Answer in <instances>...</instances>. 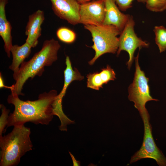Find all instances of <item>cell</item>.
I'll return each mask as SVG.
<instances>
[{"instance_id": "22", "label": "cell", "mask_w": 166, "mask_h": 166, "mask_svg": "<svg viewBox=\"0 0 166 166\" xmlns=\"http://www.w3.org/2000/svg\"><path fill=\"white\" fill-rule=\"evenodd\" d=\"M0 89L5 88H6L9 89H11V86H6L4 85V80L1 73L0 74Z\"/></svg>"}, {"instance_id": "21", "label": "cell", "mask_w": 166, "mask_h": 166, "mask_svg": "<svg viewBox=\"0 0 166 166\" xmlns=\"http://www.w3.org/2000/svg\"><path fill=\"white\" fill-rule=\"evenodd\" d=\"M69 154L71 157L73 164V166H81L80 162L79 161H77L75 159L74 156L72 154L69 152Z\"/></svg>"}, {"instance_id": "23", "label": "cell", "mask_w": 166, "mask_h": 166, "mask_svg": "<svg viewBox=\"0 0 166 166\" xmlns=\"http://www.w3.org/2000/svg\"><path fill=\"white\" fill-rule=\"evenodd\" d=\"M93 0H77L80 4Z\"/></svg>"}, {"instance_id": "13", "label": "cell", "mask_w": 166, "mask_h": 166, "mask_svg": "<svg viewBox=\"0 0 166 166\" xmlns=\"http://www.w3.org/2000/svg\"><path fill=\"white\" fill-rule=\"evenodd\" d=\"M8 0H0V36L4 42L5 51L9 58L10 56V49L13 45L11 35L12 26L7 20L5 6Z\"/></svg>"}, {"instance_id": "6", "label": "cell", "mask_w": 166, "mask_h": 166, "mask_svg": "<svg viewBox=\"0 0 166 166\" xmlns=\"http://www.w3.org/2000/svg\"><path fill=\"white\" fill-rule=\"evenodd\" d=\"M144 124V133L142 145L130 159V164L144 158L155 160L160 166H166V158L156 146L152 134V127L148 112L140 116Z\"/></svg>"}, {"instance_id": "4", "label": "cell", "mask_w": 166, "mask_h": 166, "mask_svg": "<svg viewBox=\"0 0 166 166\" xmlns=\"http://www.w3.org/2000/svg\"><path fill=\"white\" fill-rule=\"evenodd\" d=\"M84 28L91 33L93 44L90 46L95 51L92 59L88 62L93 65L97 59L103 54L107 53L115 54L119 46V38L117 36L121 32L112 25H85Z\"/></svg>"}, {"instance_id": "5", "label": "cell", "mask_w": 166, "mask_h": 166, "mask_svg": "<svg viewBox=\"0 0 166 166\" xmlns=\"http://www.w3.org/2000/svg\"><path fill=\"white\" fill-rule=\"evenodd\" d=\"M139 55L138 53L134 58L135 71L132 83L128 88V98L130 101L134 103V107L138 110L141 116L148 112L145 108V104L147 102L158 100L153 98L150 95L148 84L149 79L140 69L138 62Z\"/></svg>"}, {"instance_id": "7", "label": "cell", "mask_w": 166, "mask_h": 166, "mask_svg": "<svg viewBox=\"0 0 166 166\" xmlns=\"http://www.w3.org/2000/svg\"><path fill=\"white\" fill-rule=\"evenodd\" d=\"M135 25L133 17L130 15L119 35V46L117 52V56L122 50L125 51L128 53L129 59L126 65L129 69L134 59V54L136 49L139 48L140 50L142 47L148 48L149 46V43L137 37L134 30Z\"/></svg>"}, {"instance_id": "19", "label": "cell", "mask_w": 166, "mask_h": 166, "mask_svg": "<svg viewBox=\"0 0 166 166\" xmlns=\"http://www.w3.org/2000/svg\"><path fill=\"white\" fill-rule=\"evenodd\" d=\"M0 107L2 112L0 117V136H1L3 132L5 131V128L7 125L10 111L2 104H0Z\"/></svg>"}, {"instance_id": "18", "label": "cell", "mask_w": 166, "mask_h": 166, "mask_svg": "<svg viewBox=\"0 0 166 166\" xmlns=\"http://www.w3.org/2000/svg\"><path fill=\"white\" fill-rule=\"evenodd\" d=\"M146 7L154 12H161L166 10V0H147Z\"/></svg>"}, {"instance_id": "8", "label": "cell", "mask_w": 166, "mask_h": 166, "mask_svg": "<svg viewBox=\"0 0 166 166\" xmlns=\"http://www.w3.org/2000/svg\"><path fill=\"white\" fill-rule=\"evenodd\" d=\"M105 13L104 0H93L81 4L79 23L84 25H102Z\"/></svg>"}, {"instance_id": "10", "label": "cell", "mask_w": 166, "mask_h": 166, "mask_svg": "<svg viewBox=\"0 0 166 166\" xmlns=\"http://www.w3.org/2000/svg\"><path fill=\"white\" fill-rule=\"evenodd\" d=\"M45 19L43 11L38 10L30 15L25 28L27 36L26 42L32 48H34L38 43V39L41 35V26Z\"/></svg>"}, {"instance_id": "2", "label": "cell", "mask_w": 166, "mask_h": 166, "mask_svg": "<svg viewBox=\"0 0 166 166\" xmlns=\"http://www.w3.org/2000/svg\"><path fill=\"white\" fill-rule=\"evenodd\" d=\"M61 46L58 41L53 38L45 40L41 49L29 61H24L21 64L17 74L13 77L16 82L11 86V93L24 96L22 91L26 82L29 78L32 79L36 76L42 75L44 67L51 65L57 59Z\"/></svg>"}, {"instance_id": "16", "label": "cell", "mask_w": 166, "mask_h": 166, "mask_svg": "<svg viewBox=\"0 0 166 166\" xmlns=\"http://www.w3.org/2000/svg\"><path fill=\"white\" fill-rule=\"evenodd\" d=\"M155 41L160 53L166 49V28L163 26H155L153 30Z\"/></svg>"}, {"instance_id": "17", "label": "cell", "mask_w": 166, "mask_h": 166, "mask_svg": "<svg viewBox=\"0 0 166 166\" xmlns=\"http://www.w3.org/2000/svg\"><path fill=\"white\" fill-rule=\"evenodd\" d=\"M56 35L60 41L67 44L73 43L76 38V34L74 31L65 27L59 28L57 31Z\"/></svg>"}, {"instance_id": "9", "label": "cell", "mask_w": 166, "mask_h": 166, "mask_svg": "<svg viewBox=\"0 0 166 166\" xmlns=\"http://www.w3.org/2000/svg\"><path fill=\"white\" fill-rule=\"evenodd\" d=\"M54 14L60 18L75 25L79 23L80 4L77 0H50Z\"/></svg>"}, {"instance_id": "11", "label": "cell", "mask_w": 166, "mask_h": 166, "mask_svg": "<svg viewBox=\"0 0 166 166\" xmlns=\"http://www.w3.org/2000/svg\"><path fill=\"white\" fill-rule=\"evenodd\" d=\"M104 1L105 13L103 24L114 26L121 32L130 15L122 13L114 0H104Z\"/></svg>"}, {"instance_id": "12", "label": "cell", "mask_w": 166, "mask_h": 166, "mask_svg": "<svg viewBox=\"0 0 166 166\" xmlns=\"http://www.w3.org/2000/svg\"><path fill=\"white\" fill-rule=\"evenodd\" d=\"M66 68L64 71V85L60 93L56 96L53 103V108L62 107V102L66 90L71 83L74 81H81L84 78L76 68L73 69L69 57L66 56L65 61Z\"/></svg>"}, {"instance_id": "1", "label": "cell", "mask_w": 166, "mask_h": 166, "mask_svg": "<svg viewBox=\"0 0 166 166\" xmlns=\"http://www.w3.org/2000/svg\"><path fill=\"white\" fill-rule=\"evenodd\" d=\"M57 95V91L52 90L40 94L37 100L24 101L19 96L11 93L7 101L14 106V109L9 115L7 128L29 122L36 124H49L53 117L52 105Z\"/></svg>"}, {"instance_id": "3", "label": "cell", "mask_w": 166, "mask_h": 166, "mask_svg": "<svg viewBox=\"0 0 166 166\" xmlns=\"http://www.w3.org/2000/svg\"><path fill=\"white\" fill-rule=\"evenodd\" d=\"M11 132L0 136V166H14L21 158L32 149L30 128L24 124L16 125Z\"/></svg>"}, {"instance_id": "15", "label": "cell", "mask_w": 166, "mask_h": 166, "mask_svg": "<svg viewBox=\"0 0 166 166\" xmlns=\"http://www.w3.org/2000/svg\"><path fill=\"white\" fill-rule=\"evenodd\" d=\"M32 47L25 42L21 46L17 45H13L10 49L13 60L9 69L13 72V77L15 76L19 69L20 65L28 58L31 52Z\"/></svg>"}, {"instance_id": "20", "label": "cell", "mask_w": 166, "mask_h": 166, "mask_svg": "<svg viewBox=\"0 0 166 166\" xmlns=\"http://www.w3.org/2000/svg\"><path fill=\"white\" fill-rule=\"evenodd\" d=\"M120 10L125 11L132 6V2L134 0H114ZM147 0H137L139 2L145 4Z\"/></svg>"}, {"instance_id": "14", "label": "cell", "mask_w": 166, "mask_h": 166, "mask_svg": "<svg viewBox=\"0 0 166 166\" xmlns=\"http://www.w3.org/2000/svg\"><path fill=\"white\" fill-rule=\"evenodd\" d=\"M101 69L99 72H97L87 75L88 88L99 90L101 88H103L104 84H107L110 81H114L116 79L115 71L109 65L106 68Z\"/></svg>"}]
</instances>
